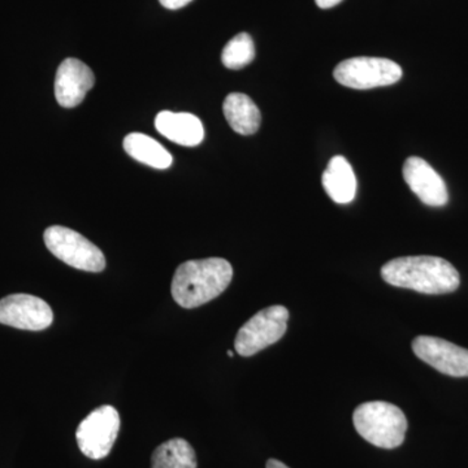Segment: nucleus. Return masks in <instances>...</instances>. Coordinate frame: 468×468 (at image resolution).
Returning a JSON list of instances; mask_svg holds the SVG:
<instances>
[{
  "label": "nucleus",
  "instance_id": "13",
  "mask_svg": "<svg viewBox=\"0 0 468 468\" xmlns=\"http://www.w3.org/2000/svg\"><path fill=\"white\" fill-rule=\"evenodd\" d=\"M323 187L332 201L346 205L354 201L356 194V178L350 163L344 156H334L322 176Z\"/></svg>",
  "mask_w": 468,
  "mask_h": 468
},
{
  "label": "nucleus",
  "instance_id": "15",
  "mask_svg": "<svg viewBox=\"0 0 468 468\" xmlns=\"http://www.w3.org/2000/svg\"><path fill=\"white\" fill-rule=\"evenodd\" d=\"M124 150L137 162L156 169L169 168L174 162L171 154L158 141L144 133L126 135Z\"/></svg>",
  "mask_w": 468,
  "mask_h": 468
},
{
  "label": "nucleus",
  "instance_id": "21",
  "mask_svg": "<svg viewBox=\"0 0 468 468\" xmlns=\"http://www.w3.org/2000/svg\"><path fill=\"white\" fill-rule=\"evenodd\" d=\"M228 356H229L230 358H233L234 354L232 353V351H228Z\"/></svg>",
  "mask_w": 468,
  "mask_h": 468
},
{
  "label": "nucleus",
  "instance_id": "4",
  "mask_svg": "<svg viewBox=\"0 0 468 468\" xmlns=\"http://www.w3.org/2000/svg\"><path fill=\"white\" fill-rule=\"evenodd\" d=\"M46 248L68 266L86 272H101L106 268V258L94 243L69 228L54 226L43 234Z\"/></svg>",
  "mask_w": 468,
  "mask_h": 468
},
{
  "label": "nucleus",
  "instance_id": "16",
  "mask_svg": "<svg viewBox=\"0 0 468 468\" xmlns=\"http://www.w3.org/2000/svg\"><path fill=\"white\" fill-rule=\"evenodd\" d=\"M151 468H197L196 452L186 440H168L153 452Z\"/></svg>",
  "mask_w": 468,
  "mask_h": 468
},
{
  "label": "nucleus",
  "instance_id": "5",
  "mask_svg": "<svg viewBox=\"0 0 468 468\" xmlns=\"http://www.w3.org/2000/svg\"><path fill=\"white\" fill-rule=\"evenodd\" d=\"M288 320V309L279 304L260 311L239 329L234 349L241 356H255L284 337Z\"/></svg>",
  "mask_w": 468,
  "mask_h": 468
},
{
  "label": "nucleus",
  "instance_id": "14",
  "mask_svg": "<svg viewBox=\"0 0 468 468\" xmlns=\"http://www.w3.org/2000/svg\"><path fill=\"white\" fill-rule=\"evenodd\" d=\"M224 116L236 133L251 135L260 129L261 115L257 104L242 92L228 95L223 104Z\"/></svg>",
  "mask_w": 468,
  "mask_h": 468
},
{
  "label": "nucleus",
  "instance_id": "20",
  "mask_svg": "<svg viewBox=\"0 0 468 468\" xmlns=\"http://www.w3.org/2000/svg\"><path fill=\"white\" fill-rule=\"evenodd\" d=\"M267 468H289L282 461L270 460L267 462Z\"/></svg>",
  "mask_w": 468,
  "mask_h": 468
},
{
  "label": "nucleus",
  "instance_id": "8",
  "mask_svg": "<svg viewBox=\"0 0 468 468\" xmlns=\"http://www.w3.org/2000/svg\"><path fill=\"white\" fill-rule=\"evenodd\" d=\"M54 322L48 302L30 294H11L0 300V324L24 331H43Z\"/></svg>",
  "mask_w": 468,
  "mask_h": 468
},
{
  "label": "nucleus",
  "instance_id": "17",
  "mask_svg": "<svg viewBox=\"0 0 468 468\" xmlns=\"http://www.w3.org/2000/svg\"><path fill=\"white\" fill-rule=\"evenodd\" d=\"M255 58V46L248 33L237 34L224 48L221 61L228 69L239 70L251 63Z\"/></svg>",
  "mask_w": 468,
  "mask_h": 468
},
{
  "label": "nucleus",
  "instance_id": "19",
  "mask_svg": "<svg viewBox=\"0 0 468 468\" xmlns=\"http://www.w3.org/2000/svg\"><path fill=\"white\" fill-rule=\"evenodd\" d=\"M316 5H318L319 8L328 9L332 7H335V5H340L343 0H315Z\"/></svg>",
  "mask_w": 468,
  "mask_h": 468
},
{
  "label": "nucleus",
  "instance_id": "12",
  "mask_svg": "<svg viewBox=\"0 0 468 468\" xmlns=\"http://www.w3.org/2000/svg\"><path fill=\"white\" fill-rule=\"evenodd\" d=\"M155 128L172 143L193 147L202 143L205 128L193 113L162 111L155 119Z\"/></svg>",
  "mask_w": 468,
  "mask_h": 468
},
{
  "label": "nucleus",
  "instance_id": "9",
  "mask_svg": "<svg viewBox=\"0 0 468 468\" xmlns=\"http://www.w3.org/2000/svg\"><path fill=\"white\" fill-rule=\"evenodd\" d=\"M412 351L443 375L468 378V350L463 347L432 335H419L412 341Z\"/></svg>",
  "mask_w": 468,
  "mask_h": 468
},
{
  "label": "nucleus",
  "instance_id": "7",
  "mask_svg": "<svg viewBox=\"0 0 468 468\" xmlns=\"http://www.w3.org/2000/svg\"><path fill=\"white\" fill-rule=\"evenodd\" d=\"M119 431L120 415L115 408L104 405L95 409L77 428L80 451L90 460H103L112 451Z\"/></svg>",
  "mask_w": 468,
  "mask_h": 468
},
{
  "label": "nucleus",
  "instance_id": "11",
  "mask_svg": "<svg viewBox=\"0 0 468 468\" xmlns=\"http://www.w3.org/2000/svg\"><path fill=\"white\" fill-rule=\"evenodd\" d=\"M403 178L424 205L442 207L449 202L448 187L441 176L426 160L411 156L403 165Z\"/></svg>",
  "mask_w": 468,
  "mask_h": 468
},
{
  "label": "nucleus",
  "instance_id": "1",
  "mask_svg": "<svg viewBox=\"0 0 468 468\" xmlns=\"http://www.w3.org/2000/svg\"><path fill=\"white\" fill-rule=\"evenodd\" d=\"M384 282L397 288L410 289L423 294H448L460 288L458 271L439 257H403L384 264Z\"/></svg>",
  "mask_w": 468,
  "mask_h": 468
},
{
  "label": "nucleus",
  "instance_id": "3",
  "mask_svg": "<svg viewBox=\"0 0 468 468\" xmlns=\"http://www.w3.org/2000/svg\"><path fill=\"white\" fill-rule=\"evenodd\" d=\"M356 432L381 449H396L405 441L408 419L399 406L374 401L359 405L353 414Z\"/></svg>",
  "mask_w": 468,
  "mask_h": 468
},
{
  "label": "nucleus",
  "instance_id": "2",
  "mask_svg": "<svg viewBox=\"0 0 468 468\" xmlns=\"http://www.w3.org/2000/svg\"><path fill=\"white\" fill-rule=\"evenodd\" d=\"M232 277V264L223 258L185 261L172 280V297L184 309H196L226 292Z\"/></svg>",
  "mask_w": 468,
  "mask_h": 468
},
{
  "label": "nucleus",
  "instance_id": "18",
  "mask_svg": "<svg viewBox=\"0 0 468 468\" xmlns=\"http://www.w3.org/2000/svg\"><path fill=\"white\" fill-rule=\"evenodd\" d=\"M159 2L167 9H180L189 5L192 0H159Z\"/></svg>",
  "mask_w": 468,
  "mask_h": 468
},
{
  "label": "nucleus",
  "instance_id": "6",
  "mask_svg": "<svg viewBox=\"0 0 468 468\" xmlns=\"http://www.w3.org/2000/svg\"><path fill=\"white\" fill-rule=\"evenodd\" d=\"M334 76L346 88L367 90L396 84L401 80L402 68L384 58H351L335 67Z\"/></svg>",
  "mask_w": 468,
  "mask_h": 468
},
{
  "label": "nucleus",
  "instance_id": "10",
  "mask_svg": "<svg viewBox=\"0 0 468 468\" xmlns=\"http://www.w3.org/2000/svg\"><path fill=\"white\" fill-rule=\"evenodd\" d=\"M95 84L90 68L75 58H68L58 68L55 77V97L64 109H73L85 100Z\"/></svg>",
  "mask_w": 468,
  "mask_h": 468
}]
</instances>
